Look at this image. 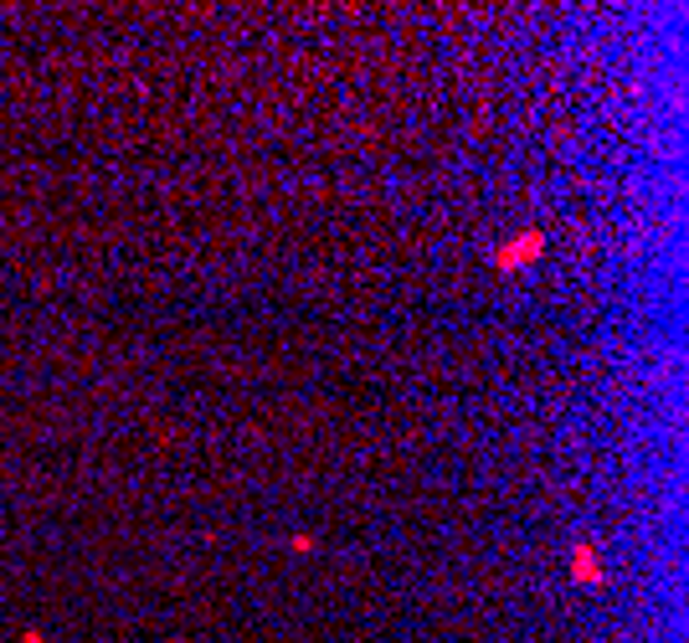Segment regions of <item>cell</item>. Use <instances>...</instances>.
I'll return each instance as SVG.
<instances>
[{"label":"cell","instance_id":"1","mask_svg":"<svg viewBox=\"0 0 689 643\" xmlns=\"http://www.w3.org/2000/svg\"><path fill=\"white\" fill-rule=\"evenodd\" d=\"M540 253H546V232H540V227H525L505 248H494V273H520L525 263H536Z\"/></svg>","mask_w":689,"mask_h":643},{"label":"cell","instance_id":"2","mask_svg":"<svg viewBox=\"0 0 689 643\" xmlns=\"http://www.w3.org/2000/svg\"><path fill=\"white\" fill-rule=\"evenodd\" d=\"M602 556H597V546L592 541H582V546H572V582L576 587H602Z\"/></svg>","mask_w":689,"mask_h":643},{"label":"cell","instance_id":"3","mask_svg":"<svg viewBox=\"0 0 689 643\" xmlns=\"http://www.w3.org/2000/svg\"><path fill=\"white\" fill-rule=\"evenodd\" d=\"M21 643H47V633H42V628H26V633H21Z\"/></svg>","mask_w":689,"mask_h":643}]
</instances>
